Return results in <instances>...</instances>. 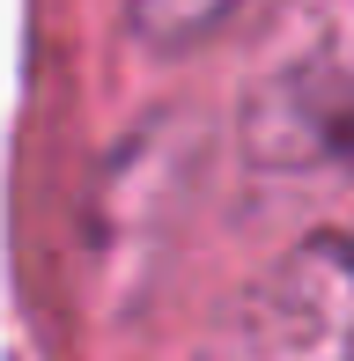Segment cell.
<instances>
[{"label": "cell", "instance_id": "1", "mask_svg": "<svg viewBox=\"0 0 354 361\" xmlns=\"http://www.w3.org/2000/svg\"><path fill=\"white\" fill-rule=\"evenodd\" d=\"M192 361H354V214L251 273L214 310Z\"/></svg>", "mask_w": 354, "mask_h": 361}, {"label": "cell", "instance_id": "2", "mask_svg": "<svg viewBox=\"0 0 354 361\" xmlns=\"http://www.w3.org/2000/svg\"><path fill=\"white\" fill-rule=\"evenodd\" d=\"M244 0H126V30H133L148 52H192L207 44Z\"/></svg>", "mask_w": 354, "mask_h": 361}]
</instances>
